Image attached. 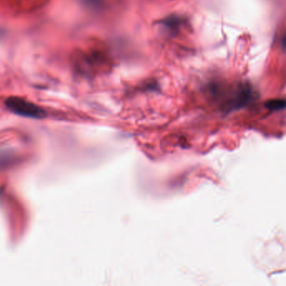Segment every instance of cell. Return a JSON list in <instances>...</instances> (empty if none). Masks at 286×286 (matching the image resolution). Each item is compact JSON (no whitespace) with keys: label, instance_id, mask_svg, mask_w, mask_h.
Segmentation results:
<instances>
[{"label":"cell","instance_id":"cell-3","mask_svg":"<svg viewBox=\"0 0 286 286\" xmlns=\"http://www.w3.org/2000/svg\"><path fill=\"white\" fill-rule=\"evenodd\" d=\"M183 23H184V19L179 16H169L167 18H164V20L161 21V24L164 27L166 28L168 31L173 34L177 33L179 31Z\"/></svg>","mask_w":286,"mask_h":286},{"label":"cell","instance_id":"cell-4","mask_svg":"<svg viewBox=\"0 0 286 286\" xmlns=\"http://www.w3.org/2000/svg\"><path fill=\"white\" fill-rule=\"evenodd\" d=\"M286 101L284 99H273L265 104V107L271 111H279L286 107Z\"/></svg>","mask_w":286,"mask_h":286},{"label":"cell","instance_id":"cell-1","mask_svg":"<svg viewBox=\"0 0 286 286\" xmlns=\"http://www.w3.org/2000/svg\"><path fill=\"white\" fill-rule=\"evenodd\" d=\"M5 105L12 113L25 118L40 119L46 116V111L42 107L24 98L11 97L5 101Z\"/></svg>","mask_w":286,"mask_h":286},{"label":"cell","instance_id":"cell-2","mask_svg":"<svg viewBox=\"0 0 286 286\" xmlns=\"http://www.w3.org/2000/svg\"><path fill=\"white\" fill-rule=\"evenodd\" d=\"M255 93L251 86L247 83L244 85H240L235 91L234 94L232 97L231 99H229V102L227 103L225 107H227V109L229 111L238 109L252 102Z\"/></svg>","mask_w":286,"mask_h":286}]
</instances>
